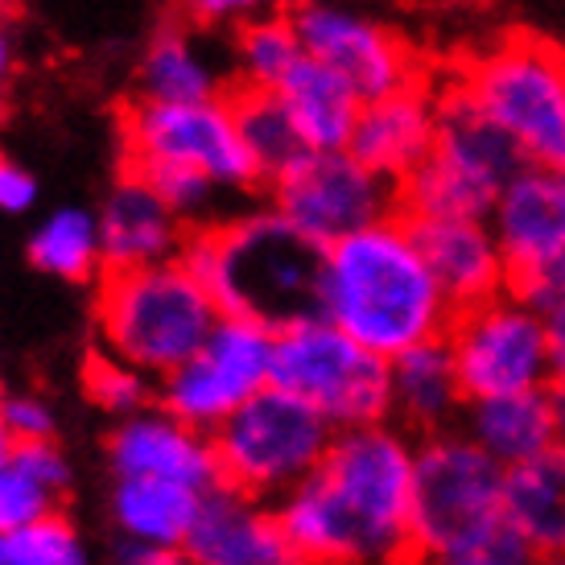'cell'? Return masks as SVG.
<instances>
[{"mask_svg":"<svg viewBox=\"0 0 565 565\" xmlns=\"http://www.w3.org/2000/svg\"><path fill=\"white\" fill-rule=\"evenodd\" d=\"M318 315L393 360L455 322V301L425 260L405 211L327 248Z\"/></svg>","mask_w":565,"mask_h":565,"instance_id":"6da1fadb","label":"cell"},{"mask_svg":"<svg viewBox=\"0 0 565 565\" xmlns=\"http://www.w3.org/2000/svg\"><path fill=\"white\" fill-rule=\"evenodd\" d=\"M182 260L211 289L220 315L256 318L273 330L318 315L327 248L273 203L194 227Z\"/></svg>","mask_w":565,"mask_h":565,"instance_id":"7a4b0ae2","label":"cell"},{"mask_svg":"<svg viewBox=\"0 0 565 565\" xmlns=\"http://www.w3.org/2000/svg\"><path fill=\"white\" fill-rule=\"evenodd\" d=\"M508 467L462 429L417 438L413 475V557L441 565L536 562L529 541L503 512Z\"/></svg>","mask_w":565,"mask_h":565,"instance_id":"3957f363","label":"cell"},{"mask_svg":"<svg viewBox=\"0 0 565 565\" xmlns=\"http://www.w3.org/2000/svg\"><path fill=\"white\" fill-rule=\"evenodd\" d=\"M215 322L220 306L182 256L141 268H111L95 298L104 351L158 380L186 363Z\"/></svg>","mask_w":565,"mask_h":565,"instance_id":"277c9868","label":"cell"},{"mask_svg":"<svg viewBox=\"0 0 565 565\" xmlns=\"http://www.w3.org/2000/svg\"><path fill=\"white\" fill-rule=\"evenodd\" d=\"M318 475L330 483L360 536V565L413 557L417 438L405 425L388 417V422L339 429Z\"/></svg>","mask_w":565,"mask_h":565,"instance_id":"5b68a950","label":"cell"},{"mask_svg":"<svg viewBox=\"0 0 565 565\" xmlns=\"http://www.w3.org/2000/svg\"><path fill=\"white\" fill-rule=\"evenodd\" d=\"M524 166L503 132L458 75L438 87V128L429 158L401 182L405 215H491L500 186Z\"/></svg>","mask_w":565,"mask_h":565,"instance_id":"8992f818","label":"cell"},{"mask_svg":"<svg viewBox=\"0 0 565 565\" xmlns=\"http://www.w3.org/2000/svg\"><path fill=\"white\" fill-rule=\"evenodd\" d=\"M268 384L310 401L334 429L393 417V360L363 347L327 315L277 327Z\"/></svg>","mask_w":565,"mask_h":565,"instance_id":"52a82bcc","label":"cell"},{"mask_svg":"<svg viewBox=\"0 0 565 565\" xmlns=\"http://www.w3.org/2000/svg\"><path fill=\"white\" fill-rule=\"evenodd\" d=\"M334 434L339 429L310 401L265 384L211 434V441L220 455L223 483L277 503L285 491L306 483L322 467Z\"/></svg>","mask_w":565,"mask_h":565,"instance_id":"ba28073f","label":"cell"},{"mask_svg":"<svg viewBox=\"0 0 565 565\" xmlns=\"http://www.w3.org/2000/svg\"><path fill=\"white\" fill-rule=\"evenodd\" d=\"M487 116L516 141L524 161L565 170V50L516 33L462 71Z\"/></svg>","mask_w":565,"mask_h":565,"instance_id":"9c48e42d","label":"cell"},{"mask_svg":"<svg viewBox=\"0 0 565 565\" xmlns=\"http://www.w3.org/2000/svg\"><path fill=\"white\" fill-rule=\"evenodd\" d=\"M467 401L524 388H550V318L512 285L455 310L446 330Z\"/></svg>","mask_w":565,"mask_h":565,"instance_id":"30bf717a","label":"cell"},{"mask_svg":"<svg viewBox=\"0 0 565 565\" xmlns=\"http://www.w3.org/2000/svg\"><path fill=\"white\" fill-rule=\"evenodd\" d=\"M273 339L277 330L256 318L220 315L206 343L161 376V408L203 434H215L252 393H260L273 380Z\"/></svg>","mask_w":565,"mask_h":565,"instance_id":"8fae6325","label":"cell"},{"mask_svg":"<svg viewBox=\"0 0 565 565\" xmlns=\"http://www.w3.org/2000/svg\"><path fill=\"white\" fill-rule=\"evenodd\" d=\"M273 206L322 248L401 211V186L351 149H310L268 186Z\"/></svg>","mask_w":565,"mask_h":565,"instance_id":"7c38bea8","label":"cell"},{"mask_svg":"<svg viewBox=\"0 0 565 565\" xmlns=\"http://www.w3.org/2000/svg\"><path fill=\"white\" fill-rule=\"evenodd\" d=\"M128 161H186L206 170L232 194H252L265 178L239 137L232 99H203V104H161L141 99L125 111Z\"/></svg>","mask_w":565,"mask_h":565,"instance_id":"4fadbf2b","label":"cell"},{"mask_svg":"<svg viewBox=\"0 0 565 565\" xmlns=\"http://www.w3.org/2000/svg\"><path fill=\"white\" fill-rule=\"evenodd\" d=\"M289 21L306 54L334 66L360 92L363 104L425 83L422 58L408 50L405 38L360 9H347L334 0H301L289 9Z\"/></svg>","mask_w":565,"mask_h":565,"instance_id":"5bb4252c","label":"cell"},{"mask_svg":"<svg viewBox=\"0 0 565 565\" xmlns=\"http://www.w3.org/2000/svg\"><path fill=\"white\" fill-rule=\"evenodd\" d=\"M111 475H158L186 487L211 491L223 483L220 455L211 434L173 417L170 408H137L111 429L108 438Z\"/></svg>","mask_w":565,"mask_h":565,"instance_id":"9a60e30c","label":"cell"},{"mask_svg":"<svg viewBox=\"0 0 565 565\" xmlns=\"http://www.w3.org/2000/svg\"><path fill=\"white\" fill-rule=\"evenodd\" d=\"M182 557L194 565H294L273 503L220 483L203 491Z\"/></svg>","mask_w":565,"mask_h":565,"instance_id":"2e32d148","label":"cell"},{"mask_svg":"<svg viewBox=\"0 0 565 565\" xmlns=\"http://www.w3.org/2000/svg\"><path fill=\"white\" fill-rule=\"evenodd\" d=\"M491 232L516 273L553 260L565 248V170L524 161L491 203Z\"/></svg>","mask_w":565,"mask_h":565,"instance_id":"e0dca14e","label":"cell"},{"mask_svg":"<svg viewBox=\"0 0 565 565\" xmlns=\"http://www.w3.org/2000/svg\"><path fill=\"white\" fill-rule=\"evenodd\" d=\"M425 260L441 281L455 310L495 298L512 285V265L503 256L491 223L479 215H408Z\"/></svg>","mask_w":565,"mask_h":565,"instance_id":"ac0fdd59","label":"cell"},{"mask_svg":"<svg viewBox=\"0 0 565 565\" xmlns=\"http://www.w3.org/2000/svg\"><path fill=\"white\" fill-rule=\"evenodd\" d=\"M434 128H438V92L429 83H417L405 92L367 99L360 108V120H355L347 149L363 166H372L376 173L393 178L401 186L408 173L429 158Z\"/></svg>","mask_w":565,"mask_h":565,"instance_id":"d6986e66","label":"cell"},{"mask_svg":"<svg viewBox=\"0 0 565 565\" xmlns=\"http://www.w3.org/2000/svg\"><path fill=\"white\" fill-rule=\"evenodd\" d=\"M186 223L170 211V203L145 182L137 170L111 186L99 206V244H104V273L111 268H141L182 256Z\"/></svg>","mask_w":565,"mask_h":565,"instance_id":"ffe728a7","label":"cell"},{"mask_svg":"<svg viewBox=\"0 0 565 565\" xmlns=\"http://www.w3.org/2000/svg\"><path fill=\"white\" fill-rule=\"evenodd\" d=\"M458 429L483 446L503 467H520L529 458H541L562 446V417L550 388H524V393H500L467 401Z\"/></svg>","mask_w":565,"mask_h":565,"instance_id":"44dd1931","label":"cell"},{"mask_svg":"<svg viewBox=\"0 0 565 565\" xmlns=\"http://www.w3.org/2000/svg\"><path fill=\"white\" fill-rule=\"evenodd\" d=\"M462 408L467 388L446 334L393 355V422L405 425L413 438L455 429L462 422Z\"/></svg>","mask_w":565,"mask_h":565,"instance_id":"7402d4cb","label":"cell"},{"mask_svg":"<svg viewBox=\"0 0 565 565\" xmlns=\"http://www.w3.org/2000/svg\"><path fill=\"white\" fill-rule=\"evenodd\" d=\"M273 92L281 95L301 141L310 149H347L351 145L363 99L334 66H327L315 54H301L298 66Z\"/></svg>","mask_w":565,"mask_h":565,"instance_id":"603a6c76","label":"cell"},{"mask_svg":"<svg viewBox=\"0 0 565 565\" xmlns=\"http://www.w3.org/2000/svg\"><path fill=\"white\" fill-rule=\"evenodd\" d=\"M199 503H203V491L178 483V479L116 475V487H111V524L120 529V536L182 553L190 529H194V516H199Z\"/></svg>","mask_w":565,"mask_h":565,"instance_id":"cb8c5ba5","label":"cell"},{"mask_svg":"<svg viewBox=\"0 0 565 565\" xmlns=\"http://www.w3.org/2000/svg\"><path fill=\"white\" fill-rule=\"evenodd\" d=\"M503 512L529 541L536 562H565V450L508 467Z\"/></svg>","mask_w":565,"mask_h":565,"instance_id":"d4e9b609","label":"cell"},{"mask_svg":"<svg viewBox=\"0 0 565 565\" xmlns=\"http://www.w3.org/2000/svg\"><path fill=\"white\" fill-rule=\"evenodd\" d=\"M281 520V533L294 550V562L301 565H360V536L347 520L343 503L322 475H310L306 483L285 491L273 503Z\"/></svg>","mask_w":565,"mask_h":565,"instance_id":"484cf974","label":"cell"},{"mask_svg":"<svg viewBox=\"0 0 565 565\" xmlns=\"http://www.w3.org/2000/svg\"><path fill=\"white\" fill-rule=\"evenodd\" d=\"M223 75L215 58L190 38L186 30H158L145 46L141 71H137V95L161 99V104H203L220 99Z\"/></svg>","mask_w":565,"mask_h":565,"instance_id":"4316f807","label":"cell"},{"mask_svg":"<svg viewBox=\"0 0 565 565\" xmlns=\"http://www.w3.org/2000/svg\"><path fill=\"white\" fill-rule=\"evenodd\" d=\"M232 111H236L239 137L248 145L265 186H273L289 166H298L310 153V145L301 141L294 116H289V108H285L281 95L273 87H239L232 95Z\"/></svg>","mask_w":565,"mask_h":565,"instance_id":"83f0119b","label":"cell"},{"mask_svg":"<svg viewBox=\"0 0 565 565\" xmlns=\"http://www.w3.org/2000/svg\"><path fill=\"white\" fill-rule=\"evenodd\" d=\"M30 265L46 277L83 285L104 273V244H99V215L83 206H58L30 236Z\"/></svg>","mask_w":565,"mask_h":565,"instance_id":"f1b7e54d","label":"cell"},{"mask_svg":"<svg viewBox=\"0 0 565 565\" xmlns=\"http://www.w3.org/2000/svg\"><path fill=\"white\" fill-rule=\"evenodd\" d=\"M306 54L289 13L248 17L236 38V71L239 87H277Z\"/></svg>","mask_w":565,"mask_h":565,"instance_id":"f546056e","label":"cell"},{"mask_svg":"<svg viewBox=\"0 0 565 565\" xmlns=\"http://www.w3.org/2000/svg\"><path fill=\"white\" fill-rule=\"evenodd\" d=\"M128 170L141 173L145 182L170 203L173 215L182 223H190V227H211V223H220V199L232 194V190L220 186L206 170L186 166V161L145 158V161H128Z\"/></svg>","mask_w":565,"mask_h":565,"instance_id":"4dcf8cb0","label":"cell"},{"mask_svg":"<svg viewBox=\"0 0 565 565\" xmlns=\"http://www.w3.org/2000/svg\"><path fill=\"white\" fill-rule=\"evenodd\" d=\"M83 550L75 524L63 512H46L38 520L0 529V565H83Z\"/></svg>","mask_w":565,"mask_h":565,"instance_id":"1f68e13d","label":"cell"},{"mask_svg":"<svg viewBox=\"0 0 565 565\" xmlns=\"http://www.w3.org/2000/svg\"><path fill=\"white\" fill-rule=\"evenodd\" d=\"M83 384H87V396L111 417H128V413L149 405V372L132 367L111 351H95L87 360Z\"/></svg>","mask_w":565,"mask_h":565,"instance_id":"d6a6232c","label":"cell"},{"mask_svg":"<svg viewBox=\"0 0 565 565\" xmlns=\"http://www.w3.org/2000/svg\"><path fill=\"white\" fill-rule=\"evenodd\" d=\"M9 462L21 467L25 475H33L38 483H46L50 491H58V495H66V487H71V462H66V455L54 446V438L17 441Z\"/></svg>","mask_w":565,"mask_h":565,"instance_id":"836d02e7","label":"cell"},{"mask_svg":"<svg viewBox=\"0 0 565 565\" xmlns=\"http://www.w3.org/2000/svg\"><path fill=\"white\" fill-rule=\"evenodd\" d=\"M512 289L524 294V298L541 306V310H553V306H562L565 301V248L545 260V265L529 268V273H516L512 277Z\"/></svg>","mask_w":565,"mask_h":565,"instance_id":"e575fe53","label":"cell"},{"mask_svg":"<svg viewBox=\"0 0 565 565\" xmlns=\"http://www.w3.org/2000/svg\"><path fill=\"white\" fill-rule=\"evenodd\" d=\"M4 422L17 441L54 438V408L38 396H4Z\"/></svg>","mask_w":565,"mask_h":565,"instance_id":"d590c367","label":"cell"},{"mask_svg":"<svg viewBox=\"0 0 565 565\" xmlns=\"http://www.w3.org/2000/svg\"><path fill=\"white\" fill-rule=\"evenodd\" d=\"M33 206H38V178L25 166H17L9 153H0V211L25 215Z\"/></svg>","mask_w":565,"mask_h":565,"instance_id":"8d00e7d4","label":"cell"},{"mask_svg":"<svg viewBox=\"0 0 565 565\" xmlns=\"http://www.w3.org/2000/svg\"><path fill=\"white\" fill-rule=\"evenodd\" d=\"M186 4L203 25H227V21H239V25H244L248 17H256L265 9L268 0H186Z\"/></svg>","mask_w":565,"mask_h":565,"instance_id":"74e56055","label":"cell"},{"mask_svg":"<svg viewBox=\"0 0 565 565\" xmlns=\"http://www.w3.org/2000/svg\"><path fill=\"white\" fill-rule=\"evenodd\" d=\"M116 562L120 565H178V562H186V557L173 550H158V545H149V541L125 536V545L116 550Z\"/></svg>","mask_w":565,"mask_h":565,"instance_id":"f35d334b","label":"cell"},{"mask_svg":"<svg viewBox=\"0 0 565 565\" xmlns=\"http://www.w3.org/2000/svg\"><path fill=\"white\" fill-rule=\"evenodd\" d=\"M550 318V372H553V388H565V301L545 310Z\"/></svg>","mask_w":565,"mask_h":565,"instance_id":"ab89813d","label":"cell"},{"mask_svg":"<svg viewBox=\"0 0 565 565\" xmlns=\"http://www.w3.org/2000/svg\"><path fill=\"white\" fill-rule=\"evenodd\" d=\"M13 446H17V438H13V429H9V422H4V396H0V467L9 462Z\"/></svg>","mask_w":565,"mask_h":565,"instance_id":"60d3db41","label":"cell"},{"mask_svg":"<svg viewBox=\"0 0 565 565\" xmlns=\"http://www.w3.org/2000/svg\"><path fill=\"white\" fill-rule=\"evenodd\" d=\"M9 71H13V46H9V38L0 30V92H4V83H9Z\"/></svg>","mask_w":565,"mask_h":565,"instance_id":"b9f144b4","label":"cell"},{"mask_svg":"<svg viewBox=\"0 0 565 565\" xmlns=\"http://www.w3.org/2000/svg\"><path fill=\"white\" fill-rule=\"evenodd\" d=\"M0 9H4V0H0Z\"/></svg>","mask_w":565,"mask_h":565,"instance_id":"7bdbcfd3","label":"cell"},{"mask_svg":"<svg viewBox=\"0 0 565 565\" xmlns=\"http://www.w3.org/2000/svg\"><path fill=\"white\" fill-rule=\"evenodd\" d=\"M562 450H565V441H562Z\"/></svg>","mask_w":565,"mask_h":565,"instance_id":"ee69618b","label":"cell"}]
</instances>
